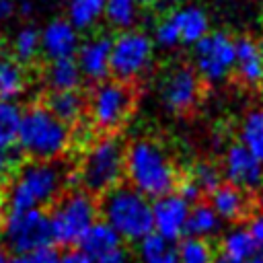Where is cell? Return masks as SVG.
Listing matches in <instances>:
<instances>
[{
	"label": "cell",
	"mask_w": 263,
	"mask_h": 263,
	"mask_svg": "<svg viewBox=\"0 0 263 263\" xmlns=\"http://www.w3.org/2000/svg\"><path fill=\"white\" fill-rule=\"evenodd\" d=\"M136 2H144V4H148V2H156V0H136Z\"/></svg>",
	"instance_id": "46"
},
{
	"label": "cell",
	"mask_w": 263,
	"mask_h": 263,
	"mask_svg": "<svg viewBox=\"0 0 263 263\" xmlns=\"http://www.w3.org/2000/svg\"><path fill=\"white\" fill-rule=\"evenodd\" d=\"M240 146H245L263 164V109H253L240 123Z\"/></svg>",
	"instance_id": "26"
},
{
	"label": "cell",
	"mask_w": 263,
	"mask_h": 263,
	"mask_svg": "<svg viewBox=\"0 0 263 263\" xmlns=\"http://www.w3.org/2000/svg\"><path fill=\"white\" fill-rule=\"evenodd\" d=\"M0 240L6 247V251L14 253L16 257L37 247L53 245L47 212L31 210V212L6 214L0 224Z\"/></svg>",
	"instance_id": "8"
},
{
	"label": "cell",
	"mask_w": 263,
	"mask_h": 263,
	"mask_svg": "<svg viewBox=\"0 0 263 263\" xmlns=\"http://www.w3.org/2000/svg\"><path fill=\"white\" fill-rule=\"evenodd\" d=\"M222 230V220L218 218V214L214 212V208L210 203H195L191 205L189 212V220H187V232L191 238H199V240H208L218 236Z\"/></svg>",
	"instance_id": "23"
},
{
	"label": "cell",
	"mask_w": 263,
	"mask_h": 263,
	"mask_svg": "<svg viewBox=\"0 0 263 263\" xmlns=\"http://www.w3.org/2000/svg\"><path fill=\"white\" fill-rule=\"evenodd\" d=\"M72 173L60 160H27L8 179L2 193L6 214L43 210L53 205L72 185Z\"/></svg>",
	"instance_id": "1"
},
{
	"label": "cell",
	"mask_w": 263,
	"mask_h": 263,
	"mask_svg": "<svg viewBox=\"0 0 263 263\" xmlns=\"http://www.w3.org/2000/svg\"><path fill=\"white\" fill-rule=\"evenodd\" d=\"M179 263H214V249L208 240H199V238H185L179 247Z\"/></svg>",
	"instance_id": "32"
},
{
	"label": "cell",
	"mask_w": 263,
	"mask_h": 263,
	"mask_svg": "<svg viewBox=\"0 0 263 263\" xmlns=\"http://www.w3.org/2000/svg\"><path fill=\"white\" fill-rule=\"evenodd\" d=\"M179 171L164 148L148 138L134 140L125 150V179L144 197H162L175 191Z\"/></svg>",
	"instance_id": "3"
},
{
	"label": "cell",
	"mask_w": 263,
	"mask_h": 263,
	"mask_svg": "<svg viewBox=\"0 0 263 263\" xmlns=\"http://www.w3.org/2000/svg\"><path fill=\"white\" fill-rule=\"evenodd\" d=\"M154 35H156V41H158L160 45H164V47H173V45L181 43V41H179L177 27H175V23H173V16H171V14H168V16H164V18L156 25Z\"/></svg>",
	"instance_id": "34"
},
{
	"label": "cell",
	"mask_w": 263,
	"mask_h": 263,
	"mask_svg": "<svg viewBox=\"0 0 263 263\" xmlns=\"http://www.w3.org/2000/svg\"><path fill=\"white\" fill-rule=\"evenodd\" d=\"M210 205L218 214L222 222H236L249 216V195L228 183H222L212 195H210Z\"/></svg>",
	"instance_id": "18"
},
{
	"label": "cell",
	"mask_w": 263,
	"mask_h": 263,
	"mask_svg": "<svg viewBox=\"0 0 263 263\" xmlns=\"http://www.w3.org/2000/svg\"><path fill=\"white\" fill-rule=\"evenodd\" d=\"M21 115H23V111L14 101L0 99V150L16 148Z\"/></svg>",
	"instance_id": "27"
},
{
	"label": "cell",
	"mask_w": 263,
	"mask_h": 263,
	"mask_svg": "<svg viewBox=\"0 0 263 263\" xmlns=\"http://www.w3.org/2000/svg\"><path fill=\"white\" fill-rule=\"evenodd\" d=\"M72 127L53 117L41 103L27 107L21 115L16 150L29 160H60L72 146Z\"/></svg>",
	"instance_id": "4"
},
{
	"label": "cell",
	"mask_w": 263,
	"mask_h": 263,
	"mask_svg": "<svg viewBox=\"0 0 263 263\" xmlns=\"http://www.w3.org/2000/svg\"><path fill=\"white\" fill-rule=\"evenodd\" d=\"M0 263H14V259H10L6 253H2V251H0Z\"/></svg>",
	"instance_id": "42"
},
{
	"label": "cell",
	"mask_w": 263,
	"mask_h": 263,
	"mask_svg": "<svg viewBox=\"0 0 263 263\" xmlns=\"http://www.w3.org/2000/svg\"><path fill=\"white\" fill-rule=\"evenodd\" d=\"M41 47L45 58L51 60H64V58H74V53L80 47L78 33L70 25V21L55 18L51 21L43 33H41Z\"/></svg>",
	"instance_id": "16"
},
{
	"label": "cell",
	"mask_w": 263,
	"mask_h": 263,
	"mask_svg": "<svg viewBox=\"0 0 263 263\" xmlns=\"http://www.w3.org/2000/svg\"><path fill=\"white\" fill-rule=\"evenodd\" d=\"M234 76L245 86H259L263 82V55L255 39L242 35L234 39Z\"/></svg>",
	"instance_id": "15"
},
{
	"label": "cell",
	"mask_w": 263,
	"mask_h": 263,
	"mask_svg": "<svg viewBox=\"0 0 263 263\" xmlns=\"http://www.w3.org/2000/svg\"><path fill=\"white\" fill-rule=\"evenodd\" d=\"M47 216L51 228V242L74 249L84 232L97 222L99 201L95 195L82 189H70L60 195Z\"/></svg>",
	"instance_id": "7"
},
{
	"label": "cell",
	"mask_w": 263,
	"mask_h": 263,
	"mask_svg": "<svg viewBox=\"0 0 263 263\" xmlns=\"http://www.w3.org/2000/svg\"><path fill=\"white\" fill-rule=\"evenodd\" d=\"M191 179H193V183L199 187V191L205 195H212L220 185H222V168L220 166H216L214 162H210V160H199L189 173H187Z\"/></svg>",
	"instance_id": "30"
},
{
	"label": "cell",
	"mask_w": 263,
	"mask_h": 263,
	"mask_svg": "<svg viewBox=\"0 0 263 263\" xmlns=\"http://www.w3.org/2000/svg\"><path fill=\"white\" fill-rule=\"evenodd\" d=\"M136 0H105L103 12L113 27L127 31V27H132L136 21Z\"/></svg>",
	"instance_id": "31"
},
{
	"label": "cell",
	"mask_w": 263,
	"mask_h": 263,
	"mask_svg": "<svg viewBox=\"0 0 263 263\" xmlns=\"http://www.w3.org/2000/svg\"><path fill=\"white\" fill-rule=\"evenodd\" d=\"M138 263H179L177 245L152 232L138 242Z\"/></svg>",
	"instance_id": "25"
},
{
	"label": "cell",
	"mask_w": 263,
	"mask_h": 263,
	"mask_svg": "<svg viewBox=\"0 0 263 263\" xmlns=\"http://www.w3.org/2000/svg\"><path fill=\"white\" fill-rule=\"evenodd\" d=\"M160 97L168 111L177 115H187L197 107L203 97V80L193 66L177 64L162 78Z\"/></svg>",
	"instance_id": "11"
},
{
	"label": "cell",
	"mask_w": 263,
	"mask_h": 263,
	"mask_svg": "<svg viewBox=\"0 0 263 263\" xmlns=\"http://www.w3.org/2000/svg\"><path fill=\"white\" fill-rule=\"evenodd\" d=\"M45 82L49 90H82V72L76 64V58H64V60H51L45 68Z\"/></svg>",
	"instance_id": "20"
},
{
	"label": "cell",
	"mask_w": 263,
	"mask_h": 263,
	"mask_svg": "<svg viewBox=\"0 0 263 263\" xmlns=\"http://www.w3.org/2000/svg\"><path fill=\"white\" fill-rule=\"evenodd\" d=\"M152 60V43L142 31H123L113 39L111 76L117 80L138 82Z\"/></svg>",
	"instance_id": "9"
},
{
	"label": "cell",
	"mask_w": 263,
	"mask_h": 263,
	"mask_svg": "<svg viewBox=\"0 0 263 263\" xmlns=\"http://www.w3.org/2000/svg\"><path fill=\"white\" fill-rule=\"evenodd\" d=\"M222 177L228 185L240 191H253L263 183V164L240 144H232L226 150L222 162Z\"/></svg>",
	"instance_id": "13"
},
{
	"label": "cell",
	"mask_w": 263,
	"mask_h": 263,
	"mask_svg": "<svg viewBox=\"0 0 263 263\" xmlns=\"http://www.w3.org/2000/svg\"><path fill=\"white\" fill-rule=\"evenodd\" d=\"M193 60L203 82L222 80L234 70V39L224 31L208 33L195 43Z\"/></svg>",
	"instance_id": "10"
},
{
	"label": "cell",
	"mask_w": 263,
	"mask_h": 263,
	"mask_svg": "<svg viewBox=\"0 0 263 263\" xmlns=\"http://www.w3.org/2000/svg\"><path fill=\"white\" fill-rule=\"evenodd\" d=\"M247 230L249 234L253 236L255 245L259 247V251H263V212H253L249 214V220H247Z\"/></svg>",
	"instance_id": "35"
},
{
	"label": "cell",
	"mask_w": 263,
	"mask_h": 263,
	"mask_svg": "<svg viewBox=\"0 0 263 263\" xmlns=\"http://www.w3.org/2000/svg\"><path fill=\"white\" fill-rule=\"evenodd\" d=\"M103 10H105V0H70L68 6L70 25L74 29H86L101 16Z\"/></svg>",
	"instance_id": "29"
},
{
	"label": "cell",
	"mask_w": 263,
	"mask_h": 263,
	"mask_svg": "<svg viewBox=\"0 0 263 263\" xmlns=\"http://www.w3.org/2000/svg\"><path fill=\"white\" fill-rule=\"evenodd\" d=\"M2 210H4V201H2V193H0V216H2Z\"/></svg>",
	"instance_id": "45"
},
{
	"label": "cell",
	"mask_w": 263,
	"mask_h": 263,
	"mask_svg": "<svg viewBox=\"0 0 263 263\" xmlns=\"http://www.w3.org/2000/svg\"><path fill=\"white\" fill-rule=\"evenodd\" d=\"M92 263H132V259L123 249H117V251H113V253H109V255H105Z\"/></svg>",
	"instance_id": "38"
},
{
	"label": "cell",
	"mask_w": 263,
	"mask_h": 263,
	"mask_svg": "<svg viewBox=\"0 0 263 263\" xmlns=\"http://www.w3.org/2000/svg\"><path fill=\"white\" fill-rule=\"evenodd\" d=\"M259 47H261V55H263V43H261V45H259Z\"/></svg>",
	"instance_id": "47"
},
{
	"label": "cell",
	"mask_w": 263,
	"mask_h": 263,
	"mask_svg": "<svg viewBox=\"0 0 263 263\" xmlns=\"http://www.w3.org/2000/svg\"><path fill=\"white\" fill-rule=\"evenodd\" d=\"M191 205L175 191L154 199L152 203V230L154 234L175 242L187 232Z\"/></svg>",
	"instance_id": "12"
},
{
	"label": "cell",
	"mask_w": 263,
	"mask_h": 263,
	"mask_svg": "<svg viewBox=\"0 0 263 263\" xmlns=\"http://www.w3.org/2000/svg\"><path fill=\"white\" fill-rule=\"evenodd\" d=\"M39 47H41V33L35 27H23L12 43V55L23 64L29 66L31 62H35V58L39 55Z\"/></svg>",
	"instance_id": "28"
},
{
	"label": "cell",
	"mask_w": 263,
	"mask_h": 263,
	"mask_svg": "<svg viewBox=\"0 0 263 263\" xmlns=\"http://www.w3.org/2000/svg\"><path fill=\"white\" fill-rule=\"evenodd\" d=\"M181 43H197L208 35V16L199 8H183L171 12Z\"/></svg>",
	"instance_id": "24"
},
{
	"label": "cell",
	"mask_w": 263,
	"mask_h": 263,
	"mask_svg": "<svg viewBox=\"0 0 263 263\" xmlns=\"http://www.w3.org/2000/svg\"><path fill=\"white\" fill-rule=\"evenodd\" d=\"M10 12H12V4L8 0H0V18L6 16V14H10Z\"/></svg>",
	"instance_id": "39"
},
{
	"label": "cell",
	"mask_w": 263,
	"mask_h": 263,
	"mask_svg": "<svg viewBox=\"0 0 263 263\" xmlns=\"http://www.w3.org/2000/svg\"><path fill=\"white\" fill-rule=\"evenodd\" d=\"M99 214L121 240L140 242L152 234V203L129 185H119L101 195Z\"/></svg>",
	"instance_id": "6"
},
{
	"label": "cell",
	"mask_w": 263,
	"mask_h": 263,
	"mask_svg": "<svg viewBox=\"0 0 263 263\" xmlns=\"http://www.w3.org/2000/svg\"><path fill=\"white\" fill-rule=\"evenodd\" d=\"M27 68L12 55L0 49V99L12 101L27 86Z\"/></svg>",
	"instance_id": "21"
},
{
	"label": "cell",
	"mask_w": 263,
	"mask_h": 263,
	"mask_svg": "<svg viewBox=\"0 0 263 263\" xmlns=\"http://www.w3.org/2000/svg\"><path fill=\"white\" fill-rule=\"evenodd\" d=\"M39 103L68 127L80 125L82 117L86 115V92L82 90H47Z\"/></svg>",
	"instance_id": "17"
},
{
	"label": "cell",
	"mask_w": 263,
	"mask_h": 263,
	"mask_svg": "<svg viewBox=\"0 0 263 263\" xmlns=\"http://www.w3.org/2000/svg\"><path fill=\"white\" fill-rule=\"evenodd\" d=\"M78 247H80V251L84 255H88L92 261H97V259H101V257H105V255L121 249V238L117 236V232L107 222L97 220L84 232V236L80 238Z\"/></svg>",
	"instance_id": "19"
},
{
	"label": "cell",
	"mask_w": 263,
	"mask_h": 263,
	"mask_svg": "<svg viewBox=\"0 0 263 263\" xmlns=\"http://www.w3.org/2000/svg\"><path fill=\"white\" fill-rule=\"evenodd\" d=\"M259 201H261V205H263V183H261V187H259Z\"/></svg>",
	"instance_id": "44"
},
{
	"label": "cell",
	"mask_w": 263,
	"mask_h": 263,
	"mask_svg": "<svg viewBox=\"0 0 263 263\" xmlns=\"http://www.w3.org/2000/svg\"><path fill=\"white\" fill-rule=\"evenodd\" d=\"M60 253L53 249V245L37 247L33 251H27L14 259V263H58Z\"/></svg>",
	"instance_id": "33"
},
{
	"label": "cell",
	"mask_w": 263,
	"mask_h": 263,
	"mask_svg": "<svg viewBox=\"0 0 263 263\" xmlns=\"http://www.w3.org/2000/svg\"><path fill=\"white\" fill-rule=\"evenodd\" d=\"M125 142L121 134H99L82 150L72 179L90 195H105L125 179Z\"/></svg>",
	"instance_id": "2"
},
{
	"label": "cell",
	"mask_w": 263,
	"mask_h": 263,
	"mask_svg": "<svg viewBox=\"0 0 263 263\" xmlns=\"http://www.w3.org/2000/svg\"><path fill=\"white\" fill-rule=\"evenodd\" d=\"M111 49H113V39L105 33L86 39L78 47V58H76L82 78H86L92 84L107 80L111 74Z\"/></svg>",
	"instance_id": "14"
},
{
	"label": "cell",
	"mask_w": 263,
	"mask_h": 263,
	"mask_svg": "<svg viewBox=\"0 0 263 263\" xmlns=\"http://www.w3.org/2000/svg\"><path fill=\"white\" fill-rule=\"evenodd\" d=\"M21 10H23V12H29V10H31V4H29V2H23V4H21Z\"/></svg>",
	"instance_id": "43"
},
{
	"label": "cell",
	"mask_w": 263,
	"mask_h": 263,
	"mask_svg": "<svg viewBox=\"0 0 263 263\" xmlns=\"http://www.w3.org/2000/svg\"><path fill=\"white\" fill-rule=\"evenodd\" d=\"M214 263H236V261H232V259H228V257H224V255H218Z\"/></svg>",
	"instance_id": "41"
},
{
	"label": "cell",
	"mask_w": 263,
	"mask_h": 263,
	"mask_svg": "<svg viewBox=\"0 0 263 263\" xmlns=\"http://www.w3.org/2000/svg\"><path fill=\"white\" fill-rule=\"evenodd\" d=\"M259 251V247L255 245L253 236L249 234L247 226H232L220 240V255L236 261V263H245L251 257H255Z\"/></svg>",
	"instance_id": "22"
},
{
	"label": "cell",
	"mask_w": 263,
	"mask_h": 263,
	"mask_svg": "<svg viewBox=\"0 0 263 263\" xmlns=\"http://www.w3.org/2000/svg\"><path fill=\"white\" fill-rule=\"evenodd\" d=\"M245 263H263V251L261 253H257L255 257H251L249 261H245Z\"/></svg>",
	"instance_id": "40"
},
{
	"label": "cell",
	"mask_w": 263,
	"mask_h": 263,
	"mask_svg": "<svg viewBox=\"0 0 263 263\" xmlns=\"http://www.w3.org/2000/svg\"><path fill=\"white\" fill-rule=\"evenodd\" d=\"M140 99L138 82L107 78L86 92V115L99 134H119L136 113Z\"/></svg>",
	"instance_id": "5"
},
{
	"label": "cell",
	"mask_w": 263,
	"mask_h": 263,
	"mask_svg": "<svg viewBox=\"0 0 263 263\" xmlns=\"http://www.w3.org/2000/svg\"><path fill=\"white\" fill-rule=\"evenodd\" d=\"M12 150H0V183L8 181L14 175V171L18 168L16 166V156H14Z\"/></svg>",
	"instance_id": "36"
},
{
	"label": "cell",
	"mask_w": 263,
	"mask_h": 263,
	"mask_svg": "<svg viewBox=\"0 0 263 263\" xmlns=\"http://www.w3.org/2000/svg\"><path fill=\"white\" fill-rule=\"evenodd\" d=\"M58 263H92V259L74 247V249H66L64 253H60Z\"/></svg>",
	"instance_id": "37"
}]
</instances>
